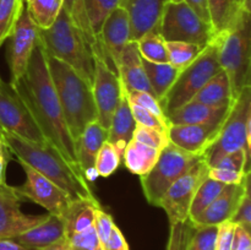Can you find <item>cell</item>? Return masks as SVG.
Segmentation results:
<instances>
[{
  "mask_svg": "<svg viewBox=\"0 0 251 250\" xmlns=\"http://www.w3.org/2000/svg\"><path fill=\"white\" fill-rule=\"evenodd\" d=\"M10 83L24 100L46 141L69 163L80 169L76 158L75 141L66 126L63 110L49 75L46 53L39 42L32 53L24 75Z\"/></svg>",
  "mask_w": 251,
  "mask_h": 250,
  "instance_id": "6da1fadb",
  "label": "cell"
},
{
  "mask_svg": "<svg viewBox=\"0 0 251 250\" xmlns=\"http://www.w3.org/2000/svg\"><path fill=\"white\" fill-rule=\"evenodd\" d=\"M2 135L10 152L16 159L36 169L51 183L63 189L74 201L100 202L90 188V183L83 178L82 172L69 163L48 142H32L7 132H2Z\"/></svg>",
  "mask_w": 251,
  "mask_h": 250,
  "instance_id": "7a4b0ae2",
  "label": "cell"
},
{
  "mask_svg": "<svg viewBox=\"0 0 251 250\" xmlns=\"http://www.w3.org/2000/svg\"><path fill=\"white\" fill-rule=\"evenodd\" d=\"M46 56L66 126L75 141L87 125L97 122L92 86L65 63L48 54Z\"/></svg>",
  "mask_w": 251,
  "mask_h": 250,
  "instance_id": "3957f363",
  "label": "cell"
},
{
  "mask_svg": "<svg viewBox=\"0 0 251 250\" xmlns=\"http://www.w3.org/2000/svg\"><path fill=\"white\" fill-rule=\"evenodd\" d=\"M38 42L44 53L65 63L92 86L93 49L64 7L49 28H38Z\"/></svg>",
  "mask_w": 251,
  "mask_h": 250,
  "instance_id": "277c9868",
  "label": "cell"
},
{
  "mask_svg": "<svg viewBox=\"0 0 251 250\" xmlns=\"http://www.w3.org/2000/svg\"><path fill=\"white\" fill-rule=\"evenodd\" d=\"M218 60L227 74L233 100L251 86V26L250 10H245L228 31L216 34Z\"/></svg>",
  "mask_w": 251,
  "mask_h": 250,
  "instance_id": "5b68a950",
  "label": "cell"
},
{
  "mask_svg": "<svg viewBox=\"0 0 251 250\" xmlns=\"http://www.w3.org/2000/svg\"><path fill=\"white\" fill-rule=\"evenodd\" d=\"M244 150L250 159L251 153V86L245 87L230 103L215 141L202 153L207 166L213 167L223 156Z\"/></svg>",
  "mask_w": 251,
  "mask_h": 250,
  "instance_id": "8992f818",
  "label": "cell"
},
{
  "mask_svg": "<svg viewBox=\"0 0 251 250\" xmlns=\"http://www.w3.org/2000/svg\"><path fill=\"white\" fill-rule=\"evenodd\" d=\"M218 39L215 36L190 65L181 69L176 80L159 102L166 117L174 109L190 102L208 80L222 70L218 60Z\"/></svg>",
  "mask_w": 251,
  "mask_h": 250,
  "instance_id": "52a82bcc",
  "label": "cell"
},
{
  "mask_svg": "<svg viewBox=\"0 0 251 250\" xmlns=\"http://www.w3.org/2000/svg\"><path fill=\"white\" fill-rule=\"evenodd\" d=\"M202 158V153L184 151L169 142L159 153L156 164L141 178V188L147 202L159 207L162 198L172 184L180 178L196 162Z\"/></svg>",
  "mask_w": 251,
  "mask_h": 250,
  "instance_id": "ba28073f",
  "label": "cell"
},
{
  "mask_svg": "<svg viewBox=\"0 0 251 250\" xmlns=\"http://www.w3.org/2000/svg\"><path fill=\"white\" fill-rule=\"evenodd\" d=\"M158 32L166 42H185L203 48L215 38L211 24L184 1H169L166 5Z\"/></svg>",
  "mask_w": 251,
  "mask_h": 250,
  "instance_id": "9c48e42d",
  "label": "cell"
},
{
  "mask_svg": "<svg viewBox=\"0 0 251 250\" xmlns=\"http://www.w3.org/2000/svg\"><path fill=\"white\" fill-rule=\"evenodd\" d=\"M0 131L32 142H47L15 88L0 76Z\"/></svg>",
  "mask_w": 251,
  "mask_h": 250,
  "instance_id": "30bf717a",
  "label": "cell"
},
{
  "mask_svg": "<svg viewBox=\"0 0 251 250\" xmlns=\"http://www.w3.org/2000/svg\"><path fill=\"white\" fill-rule=\"evenodd\" d=\"M210 167L202 158L196 162L180 178L176 179L167 190L159 202V207L167 213L169 225L185 222L189 220V210L191 201L198 191L199 186L208 176Z\"/></svg>",
  "mask_w": 251,
  "mask_h": 250,
  "instance_id": "8fae6325",
  "label": "cell"
},
{
  "mask_svg": "<svg viewBox=\"0 0 251 250\" xmlns=\"http://www.w3.org/2000/svg\"><path fill=\"white\" fill-rule=\"evenodd\" d=\"M95 71H93L92 92L97 109V122L108 129L113 114L119 105L123 86L117 71L105 61L100 53L93 51Z\"/></svg>",
  "mask_w": 251,
  "mask_h": 250,
  "instance_id": "7c38bea8",
  "label": "cell"
},
{
  "mask_svg": "<svg viewBox=\"0 0 251 250\" xmlns=\"http://www.w3.org/2000/svg\"><path fill=\"white\" fill-rule=\"evenodd\" d=\"M17 162L26 174L25 183L21 186H15L17 194L24 200H29L46 208L47 212L50 215L61 217L74 201L73 199L63 189L51 183L31 166L19 159Z\"/></svg>",
  "mask_w": 251,
  "mask_h": 250,
  "instance_id": "4fadbf2b",
  "label": "cell"
},
{
  "mask_svg": "<svg viewBox=\"0 0 251 250\" xmlns=\"http://www.w3.org/2000/svg\"><path fill=\"white\" fill-rule=\"evenodd\" d=\"M7 41L6 60L11 75L10 82H14L25 74L38 43V27L29 17L25 4Z\"/></svg>",
  "mask_w": 251,
  "mask_h": 250,
  "instance_id": "5bb4252c",
  "label": "cell"
},
{
  "mask_svg": "<svg viewBox=\"0 0 251 250\" xmlns=\"http://www.w3.org/2000/svg\"><path fill=\"white\" fill-rule=\"evenodd\" d=\"M24 199L15 186L0 185V239H14L21 233L36 227L47 218L46 215H27L21 211Z\"/></svg>",
  "mask_w": 251,
  "mask_h": 250,
  "instance_id": "9a60e30c",
  "label": "cell"
},
{
  "mask_svg": "<svg viewBox=\"0 0 251 250\" xmlns=\"http://www.w3.org/2000/svg\"><path fill=\"white\" fill-rule=\"evenodd\" d=\"M130 39V19L126 10L119 5L103 22L93 51L100 53L115 70V63ZM117 71V70H115Z\"/></svg>",
  "mask_w": 251,
  "mask_h": 250,
  "instance_id": "2e32d148",
  "label": "cell"
},
{
  "mask_svg": "<svg viewBox=\"0 0 251 250\" xmlns=\"http://www.w3.org/2000/svg\"><path fill=\"white\" fill-rule=\"evenodd\" d=\"M230 107V105H229ZM229 110V109H228ZM227 110V113H228ZM227 113L222 117L203 124L174 125L169 124L168 139L173 145L191 153H203L217 137Z\"/></svg>",
  "mask_w": 251,
  "mask_h": 250,
  "instance_id": "e0dca14e",
  "label": "cell"
},
{
  "mask_svg": "<svg viewBox=\"0 0 251 250\" xmlns=\"http://www.w3.org/2000/svg\"><path fill=\"white\" fill-rule=\"evenodd\" d=\"M172 0H122L130 19V39L137 41L150 31H158L164 7Z\"/></svg>",
  "mask_w": 251,
  "mask_h": 250,
  "instance_id": "ac0fdd59",
  "label": "cell"
},
{
  "mask_svg": "<svg viewBox=\"0 0 251 250\" xmlns=\"http://www.w3.org/2000/svg\"><path fill=\"white\" fill-rule=\"evenodd\" d=\"M250 184V173L247 174L244 181L239 185H226L218 198L195 220L190 221L194 227L200 225H218L226 221L232 220L237 211L245 189Z\"/></svg>",
  "mask_w": 251,
  "mask_h": 250,
  "instance_id": "d6986e66",
  "label": "cell"
},
{
  "mask_svg": "<svg viewBox=\"0 0 251 250\" xmlns=\"http://www.w3.org/2000/svg\"><path fill=\"white\" fill-rule=\"evenodd\" d=\"M107 139L108 129L98 122H93L75 140L76 158L87 183H93L100 176L95 168V162L98 151Z\"/></svg>",
  "mask_w": 251,
  "mask_h": 250,
  "instance_id": "ffe728a7",
  "label": "cell"
},
{
  "mask_svg": "<svg viewBox=\"0 0 251 250\" xmlns=\"http://www.w3.org/2000/svg\"><path fill=\"white\" fill-rule=\"evenodd\" d=\"M115 70L125 90L145 91L153 95L135 41H130L124 47L115 63Z\"/></svg>",
  "mask_w": 251,
  "mask_h": 250,
  "instance_id": "44dd1931",
  "label": "cell"
},
{
  "mask_svg": "<svg viewBox=\"0 0 251 250\" xmlns=\"http://www.w3.org/2000/svg\"><path fill=\"white\" fill-rule=\"evenodd\" d=\"M64 239H65V225H64L63 218L48 213L43 222L21 233L12 240L27 249L37 250L55 244Z\"/></svg>",
  "mask_w": 251,
  "mask_h": 250,
  "instance_id": "7402d4cb",
  "label": "cell"
},
{
  "mask_svg": "<svg viewBox=\"0 0 251 250\" xmlns=\"http://www.w3.org/2000/svg\"><path fill=\"white\" fill-rule=\"evenodd\" d=\"M136 125V122L132 117L130 103L127 100L126 96H125L124 88H123L119 105H118L117 110L113 114L109 127H108L107 139V141L110 142L117 149L120 156H123L125 147L132 140V134H134Z\"/></svg>",
  "mask_w": 251,
  "mask_h": 250,
  "instance_id": "603a6c76",
  "label": "cell"
},
{
  "mask_svg": "<svg viewBox=\"0 0 251 250\" xmlns=\"http://www.w3.org/2000/svg\"><path fill=\"white\" fill-rule=\"evenodd\" d=\"M211 26L216 34L228 31L245 10H250V0H206Z\"/></svg>",
  "mask_w": 251,
  "mask_h": 250,
  "instance_id": "cb8c5ba5",
  "label": "cell"
},
{
  "mask_svg": "<svg viewBox=\"0 0 251 250\" xmlns=\"http://www.w3.org/2000/svg\"><path fill=\"white\" fill-rule=\"evenodd\" d=\"M230 105V104H229ZM229 105L226 107L216 108L210 105L202 104L200 102L191 100L190 102L185 103L181 107L176 108L173 112L167 115L168 124L174 125H195L203 124V123L211 122L213 119L222 117L229 109Z\"/></svg>",
  "mask_w": 251,
  "mask_h": 250,
  "instance_id": "d4e9b609",
  "label": "cell"
},
{
  "mask_svg": "<svg viewBox=\"0 0 251 250\" xmlns=\"http://www.w3.org/2000/svg\"><path fill=\"white\" fill-rule=\"evenodd\" d=\"M159 153H161L159 150L150 147L132 139L125 147L122 159L124 161L125 167L132 174L142 176L149 173L152 167L156 164Z\"/></svg>",
  "mask_w": 251,
  "mask_h": 250,
  "instance_id": "484cf974",
  "label": "cell"
},
{
  "mask_svg": "<svg viewBox=\"0 0 251 250\" xmlns=\"http://www.w3.org/2000/svg\"><path fill=\"white\" fill-rule=\"evenodd\" d=\"M98 207H102L100 202L86 200L73 201L66 212L61 216L65 225V238L92 227L95 223V211Z\"/></svg>",
  "mask_w": 251,
  "mask_h": 250,
  "instance_id": "4316f807",
  "label": "cell"
},
{
  "mask_svg": "<svg viewBox=\"0 0 251 250\" xmlns=\"http://www.w3.org/2000/svg\"><path fill=\"white\" fill-rule=\"evenodd\" d=\"M196 102L202 104L210 105V107H226L233 102L232 90H230L229 80L227 74L223 70L216 74L208 82L196 93L193 98Z\"/></svg>",
  "mask_w": 251,
  "mask_h": 250,
  "instance_id": "83f0119b",
  "label": "cell"
},
{
  "mask_svg": "<svg viewBox=\"0 0 251 250\" xmlns=\"http://www.w3.org/2000/svg\"><path fill=\"white\" fill-rule=\"evenodd\" d=\"M142 65L146 71L154 97L161 102L162 98L166 96L174 81L176 80L181 69L176 68L169 63H152L144 58H142Z\"/></svg>",
  "mask_w": 251,
  "mask_h": 250,
  "instance_id": "f1b7e54d",
  "label": "cell"
},
{
  "mask_svg": "<svg viewBox=\"0 0 251 250\" xmlns=\"http://www.w3.org/2000/svg\"><path fill=\"white\" fill-rule=\"evenodd\" d=\"M64 0H26L25 6L33 24L39 29H47L55 22L63 9Z\"/></svg>",
  "mask_w": 251,
  "mask_h": 250,
  "instance_id": "f546056e",
  "label": "cell"
},
{
  "mask_svg": "<svg viewBox=\"0 0 251 250\" xmlns=\"http://www.w3.org/2000/svg\"><path fill=\"white\" fill-rule=\"evenodd\" d=\"M225 188L226 184L213 180L207 176L199 186L198 191L191 201L190 210H189V221L195 220L198 216H200L218 198V195L222 193Z\"/></svg>",
  "mask_w": 251,
  "mask_h": 250,
  "instance_id": "4dcf8cb0",
  "label": "cell"
},
{
  "mask_svg": "<svg viewBox=\"0 0 251 250\" xmlns=\"http://www.w3.org/2000/svg\"><path fill=\"white\" fill-rule=\"evenodd\" d=\"M136 42L140 55L152 63H168L167 42L162 38L158 31H150Z\"/></svg>",
  "mask_w": 251,
  "mask_h": 250,
  "instance_id": "1f68e13d",
  "label": "cell"
},
{
  "mask_svg": "<svg viewBox=\"0 0 251 250\" xmlns=\"http://www.w3.org/2000/svg\"><path fill=\"white\" fill-rule=\"evenodd\" d=\"M122 0H83L91 29L97 39L105 17L120 5Z\"/></svg>",
  "mask_w": 251,
  "mask_h": 250,
  "instance_id": "d6a6232c",
  "label": "cell"
},
{
  "mask_svg": "<svg viewBox=\"0 0 251 250\" xmlns=\"http://www.w3.org/2000/svg\"><path fill=\"white\" fill-rule=\"evenodd\" d=\"M203 50V47L185 42H167L168 63L178 69L190 65Z\"/></svg>",
  "mask_w": 251,
  "mask_h": 250,
  "instance_id": "836d02e7",
  "label": "cell"
},
{
  "mask_svg": "<svg viewBox=\"0 0 251 250\" xmlns=\"http://www.w3.org/2000/svg\"><path fill=\"white\" fill-rule=\"evenodd\" d=\"M22 6L21 0H0V47L9 38Z\"/></svg>",
  "mask_w": 251,
  "mask_h": 250,
  "instance_id": "e575fe53",
  "label": "cell"
},
{
  "mask_svg": "<svg viewBox=\"0 0 251 250\" xmlns=\"http://www.w3.org/2000/svg\"><path fill=\"white\" fill-rule=\"evenodd\" d=\"M122 163V156L110 142L105 141L96 157L95 168L98 175L108 178L112 175Z\"/></svg>",
  "mask_w": 251,
  "mask_h": 250,
  "instance_id": "d590c367",
  "label": "cell"
},
{
  "mask_svg": "<svg viewBox=\"0 0 251 250\" xmlns=\"http://www.w3.org/2000/svg\"><path fill=\"white\" fill-rule=\"evenodd\" d=\"M64 9L71 17L74 24L80 28V31L85 34L86 39L88 43L91 44L92 49L95 48L97 44V39H96L95 34H93L92 29H91L90 22H88L87 15H86L85 5H83V0H64Z\"/></svg>",
  "mask_w": 251,
  "mask_h": 250,
  "instance_id": "8d00e7d4",
  "label": "cell"
},
{
  "mask_svg": "<svg viewBox=\"0 0 251 250\" xmlns=\"http://www.w3.org/2000/svg\"><path fill=\"white\" fill-rule=\"evenodd\" d=\"M217 225H200L194 227L186 250H215Z\"/></svg>",
  "mask_w": 251,
  "mask_h": 250,
  "instance_id": "74e56055",
  "label": "cell"
},
{
  "mask_svg": "<svg viewBox=\"0 0 251 250\" xmlns=\"http://www.w3.org/2000/svg\"><path fill=\"white\" fill-rule=\"evenodd\" d=\"M124 92L130 104H134L140 108H144V109L153 113L154 115H157V117L161 118V119L167 120L166 115H164L163 113V109H162L161 107V103H159V100H157L152 93L145 92V91L125 90V88H124Z\"/></svg>",
  "mask_w": 251,
  "mask_h": 250,
  "instance_id": "f35d334b",
  "label": "cell"
},
{
  "mask_svg": "<svg viewBox=\"0 0 251 250\" xmlns=\"http://www.w3.org/2000/svg\"><path fill=\"white\" fill-rule=\"evenodd\" d=\"M65 240L69 250H104L93 225L83 232L69 235Z\"/></svg>",
  "mask_w": 251,
  "mask_h": 250,
  "instance_id": "ab89813d",
  "label": "cell"
},
{
  "mask_svg": "<svg viewBox=\"0 0 251 250\" xmlns=\"http://www.w3.org/2000/svg\"><path fill=\"white\" fill-rule=\"evenodd\" d=\"M132 139L141 142V144L147 145V146L159 150V151H162L171 142L166 132H162L159 130L144 126V125L140 124H137L136 127H135Z\"/></svg>",
  "mask_w": 251,
  "mask_h": 250,
  "instance_id": "60d3db41",
  "label": "cell"
},
{
  "mask_svg": "<svg viewBox=\"0 0 251 250\" xmlns=\"http://www.w3.org/2000/svg\"><path fill=\"white\" fill-rule=\"evenodd\" d=\"M194 232V225L190 221L171 225L168 244L166 250H186L188 243Z\"/></svg>",
  "mask_w": 251,
  "mask_h": 250,
  "instance_id": "b9f144b4",
  "label": "cell"
},
{
  "mask_svg": "<svg viewBox=\"0 0 251 250\" xmlns=\"http://www.w3.org/2000/svg\"><path fill=\"white\" fill-rule=\"evenodd\" d=\"M213 167L230 169L239 173H250V159L247 157L244 150H238V151L223 156Z\"/></svg>",
  "mask_w": 251,
  "mask_h": 250,
  "instance_id": "7bdbcfd3",
  "label": "cell"
},
{
  "mask_svg": "<svg viewBox=\"0 0 251 250\" xmlns=\"http://www.w3.org/2000/svg\"><path fill=\"white\" fill-rule=\"evenodd\" d=\"M130 108H131L132 117H134L136 124L159 130V131L166 132V134L168 135L169 124L167 120L161 119V118H158L157 115H154L153 113L149 112V110L144 109V108L137 107V105L130 104Z\"/></svg>",
  "mask_w": 251,
  "mask_h": 250,
  "instance_id": "ee69618b",
  "label": "cell"
},
{
  "mask_svg": "<svg viewBox=\"0 0 251 250\" xmlns=\"http://www.w3.org/2000/svg\"><path fill=\"white\" fill-rule=\"evenodd\" d=\"M114 221H113L112 216L109 213L105 212L102 207L96 208L95 211V223H93V227H95L96 233L98 235V239H100V244H102L103 249H104L105 243L108 242L110 237V233H112L113 227H114Z\"/></svg>",
  "mask_w": 251,
  "mask_h": 250,
  "instance_id": "f6af8a7d",
  "label": "cell"
},
{
  "mask_svg": "<svg viewBox=\"0 0 251 250\" xmlns=\"http://www.w3.org/2000/svg\"><path fill=\"white\" fill-rule=\"evenodd\" d=\"M250 184L245 189L244 196L238 206L237 211L233 215L232 222L237 225H242L245 229L251 230V195Z\"/></svg>",
  "mask_w": 251,
  "mask_h": 250,
  "instance_id": "bcb514c9",
  "label": "cell"
},
{
  "mask_svg": "<svg viewBox=\"0 0 251 250\" xmlns=\"http://www.w3.org/2000/svg\"><path fill=\"white\" fill-rule=\"evenodd\" d=\"M247 174L248 173H239V172L230 171V169L212 167L208 171V178L226 184V185H239L244 181Z\"/></svg>",
  "mask_w": 251,
  "mask_h": 250,
  "instance_id": "7dc6e473",
  "label": "cell"
},
{
  "mask_svg": "<svg viewBox=\"0 0 251 250\" xmlns=\"http://www.w3.org/2000/svg\"><path fill=\"white\" fill-rule=\"evenodd\" d=\"M235 225L232 221H226L217 225L215 250H232L233 238H234Z\"/></svg>",
  "mask_w": 251,
  "mask_h": 250,
  "instance_id": "c3c4849f",
  "label": "cell"
},
{
  "mask_svg": "<svg viewBox=\"0 0 251 250\" xmlns=\"http://www.w3.org/2000/svg\"><path fill=\"white\" fill-rule=\"evenodd\" d=\"M232 250H251L250 230L235 225Z\"/></svg>",
  "mask_w": 251,
  "mask_h": 250,
  "instance_id": "681fc988",
  "label": "cell"
},
{
  "mask_svg": "<svg viewBox=\"0 0 251 250\" xmlns=\"http://www.w3.org/2000/svg\"><path fill=\"white\" fill-rule=\"evenodd\" d=\"M104 250H129V244H127L124 234L115 225L110 233L109 239L105 243Z\"/></svg>",
  "mask_w": 251,
  "mask_h": 250,
  "instance_id": "f907efd6",
  "label": "cell"
},
{
  "mask_svg": "<svg viewBox=\"0 0 251 250\" xmlns=\"http://www.w3.org/2000/svg\"><path fill=\"white\" fill-rule=\"evenodd\" d=\"M12 153L10 152L9 147H7L6 142H5L4 135L0 131V185L6 184V179H5V174H6V168L9 161L11 159Z\"/></svg>",
  "mask_w": 251,
  "mask_h": 250,
  "instance_id": "816d5d0a",
  "label": "cell"
},
{
  "mask_svg": "<svg viewBox=\"0 0 251 250\" xmlns=\"http://www.w3.org/2000/svg\"><path fill=\"white\" fill-rule=\"evenodd\" d=\"M172 1H184L199 15L202 20L206 22H210V16H208V10H207V1L206 0H172Z\"/></svg>",
  "mask_w": 251,
  "mask_h": 250,
  "instance_id": "f5cc1de1",
  "label": "cell"
},
{
  "mask_svg": "<svg viewBox=\"0 0 251 250\" xmlns=\"http://www.w3.org/2000/svg\"><path fill=\"white\" fill-rule=\"evenodd\" d=\"M0 250H31L22 247L12 239H0Z\"/></svg>",
  "mask_w": 251,
  "mask_h": 250,
  "instance_id": "db71d44e",
  "label": "cell"
},
{
  "mask_svg": "<svg viewBox=\"0 0 251 250\" xmlns=\"http://www.w3.org/2000/svg\"><path fill=\"white\" fill-rule=\"evenodd\" d=\"M37 250H69L68 244H66V240H61V242L55 243V244H51L49 247L46 248H41V249H37Z\"/></svg>",
  "mask_w": 251,
  "mask_h": 250,
  "instance_id": "11a10c76",
  "label": "cell"
},
{
  "mask_svg": "<svg viewBox=\"0 0 251 250\" xmlns=\"http://www.w3.org/2000/svg\"><path fill=\"white\" fill-rule=\"evenodd\" d=\"M21 1H22V2H24V4H25V2H26V0H21Z\"/></svg>",
  "mask_w": 251,
  "mask_h": 250,
  "instance_id": "9f6ffc18",
  "label": "cell"
}]
</instances>
